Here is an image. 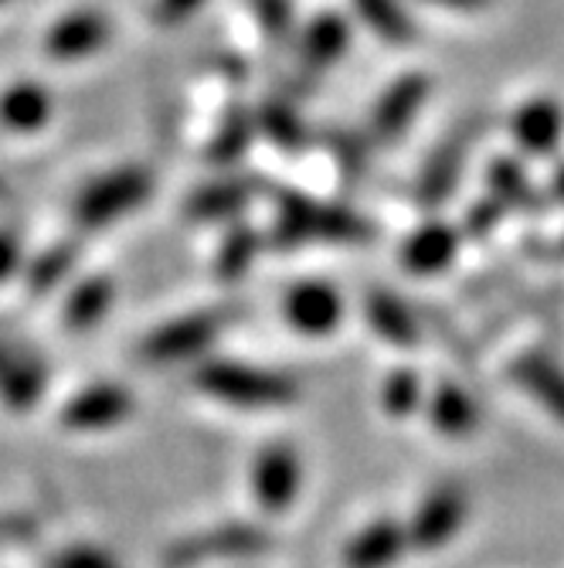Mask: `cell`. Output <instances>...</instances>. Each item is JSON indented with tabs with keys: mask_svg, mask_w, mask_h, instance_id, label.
Instances as JSON below:
<instances>
[{
	"mask_svg": "<svg viewBox=\"0 0 564 568\" xmlns=\"http://www.w3.org/2000/svg\"><path fill=\"white\" fill-rule=\"evenodd\" d=\"M113 293H116V290H113V280H106V276H92V280L79 283V286L69 293L65 306H62V324H65L69 331H75V334L92 331L102 317L110 314Z\"/></svg>",
	"mask_w": 564,
	"mask_h": 568,
	"instance_id": "cell-17",
	"label": "cell"
},
{
	"mask_svg": "<svg viewBox=\"0 0 564 568\" xmlns=\"http://www.w3.org/2000/svg\"><path fill=\"white\" fill-rule=\"evenodd\" d=\"M130 412H133V395L113 382H102L72 395L59 412V423L72 433H99L130 419Z\"/></svg>",
	"mask_w": 564,
	"mask_h": 568,
	"instance_id": "cell-5",
	"label": "cell"
},
{
	"mask_svg": "<svg viewBox=\"0 0 564 568\" xmlns=\"http://www.w3.org/2000/svg\"><path fill=\"white\" fill-rule=\"evenodd\" d=\"M48 568H120V565L110 551H102L95 545H69L48 561Z\"/></svg>",
	"mask_w": 564,
	"mask_h": 568,
	"instance_id": "cell-29",
	"label": "cell"
},
{
	"mask_svg": "<svg viewBox=\"0 0 564 568\" xmlns=\"http://www.w3.org/2000/svg\"><path fill=\"white\" fill-rule=\"evenodd\" d=\"M557 191H561V194H564V174H561V178H557Z\"/></svg>",
	"mask_w": 564,
	"mask_h": 568,
	"instance_id": "cell-38",
	"label": "cell"
},
{
	"mask_svg": "<svg viewBox=\"0 0 564 568\" xmlns=\"http://www.w3.org/2000/svg\"><path fill=\"white\" fill-rule=\"evenodd\" d=\"M252 140V116L238 106L225 116L218 136H215V146H212V161L215 164H232L235 158H242L245 146Z\"/></svg>",
	"mask_w": 564,
	"mask_h": 568,
	"instance_id": "cell-26",
	"label": "cell"
},
{
	"mask_svg": "<svg viewBox=\"0 0 564 568\" xmlns=\"http://www.w3.org/2000/svg\"><path fill=\"white\" fill-rule=\"evenodd\" d=\"M490 184H493V194L506 197V201H514L521 191H524V174L517 164H510V161H496L493 171H490Z\"/></svg>",
	"mask_w": 564,
	"mask_h": 568,
	"instance_id": "cell-32",
	"label": "cell"
},
{
	"mask_svg": "<svg viewBox=\"0 0 564 568\" xmlns=\"http://www.w3.org/2000/svg\"><path fill=\"white\" fill-rule=\"evenodd\" d=\"M353 4H357V14H361L384 41L404 44L416 38V24L404 14L398 0H353Z\"/></svg>",
	"mask_w": 564,
	"mask_h": 568,
	"instance_id": "cell-23",
	"label": "cell"
},
{
	"mask_svg": "<svg viewBox=\"0 0 564 568\" xmlns=\"http://www.w3.org/2000/svg\"><path fill=\"white\" fill-rule=\"evenodd\" d=\"M259 126L279 143V146H299L302 143V123L296 116L293 106H286V102H269V106L263 110L259 116Z\"/></svg>",
	"mask_w": 564,
	"mask_h": 568,
	"instance_id": "cell-28",
	"label": "cell"
},
{
	"mask_svg": "<svg viewBox=\"0 0 564 568\" xmlns=\"http://www.w3.org/2000/svg\"><path fill=\"white\" fill-rule=\"evenodd\" d=\"M432 423L445 436H466L476 429V405L463 388L442 385L432 395Z\"/></svg>",
	"mask_w": 564,
	"mask_h": 568,
	"instance_id": "cell-22",
	"label": "cell"
},
{
	"mask_svg": "<svg viewBox=\"0 0 564 568\" xmlns=\"http://www.w3.org/2000/svg\"><path fill=\"white\" fill-rule=\"evenodd\" d=\"M466 150H470V136H466V133H455V136H449V140L432 153V161H429V168H425V174H422V184H419L422 204H439V201H445V194H449L452 184L459 181V171H463Z\"/></svg>",
	"mask_w": 564,
	"mask_h": 568,
	"instance_id": "cell-19",
	"label": "cell"
},
{
	"mask_svg": "<svg viewBox=\"0 0 564 568\" xmlns=\"http://www.w3.org/2000/svg\"><path fill=\"white\" fill-rule=\"evenodd\" d=\"M517 382L537 395L557 419H564V372L557 365H551L547 357H524L521 365L514 368Z\"/></svg>",
	"mask_w": 564,
	"mask_h": 568,
	"instance_id": "cell-21",
	"label": "cell"
},
{
	"mask_svg": "<svg viewBox=\"0 0 564 568\" xmlns=\"http://www.w3.org/2000/svg\"><path fill=\"white\" fill-rule=\"evenodd\" d=\"M21 270V239L11 229H0V286Z\"/></svg>",
	"mask_w": 564,
	"mask_h": 568,
	"instance_id": "cell-33",
	"label": "cell"
},
{
	"mask_svg": "<svg viewBox=\"0 0 564 568\" xmlns=\"http://www.w3.org/2000/svg\"><path fill=\"white\" fill-rule=\"evenodd\" d=\"M283 317L306 337H327L343 317V300L330 283H299L286 293Z\"/></svg>",
	"mask_w": 564,
	"mask_h": 568,
	"instance_id": "cell-8",
	"label": "cell"
},
{
	"mask_svg": "<svg viewBox=\"0 0 564 568\" xmlns=\"http://www.w3.org/2000/svg\"><path fill=\"white\" fill-rule=\"evenodd\" d=\"M368 321L391 344H416L419 341V327H416L412 310H408L401 300H394L391 293H371L368 296Z\"/></svg>",
	"mask_w": 564,
	"mask_h": 568,
	"instance_id": "cell-20",
	"label": "cell"
},
{
	"mask_svg": "<svg viewBox=\"0 0 564 568\" xmlns=\"http://www.w3.org/2000/svg\"><path fill=\"white\" fill-rule=\"evenodd\" d=\"M564 113L554 99H531L514 120V136L527 153H551L561 140Z\"/></svg>",
	"mask_w": 564,
	"mask_h": 568,
	"instance_id": "cell-15",
	"label": "cell"
},
{
	"mask_svg": "<svg viewBox=\"0 0 564 568\" xmlns=\"http://www.w3.org/2000/svg\"><path fill=\"white\" fill-rule=\"evenodd\" d=\"M245 201H248L245 184L222 181V184H212V187L197 191L191 197V204H187V212H191V219H225V215H235Z\"/></svg>",
	"mask_w": 564,
	"mask_h": 568,
	"instance_id": "cell-24",
	"label": "cell"
},
{
	"mask_svg": "<svg viewBox=\"0 0 564 568\" xmlns=\"http://www.w3.org/2000/svg\"><path fill=\"white\" fill-rule=\"evenodd\" d=\"M204 0H157V21L161 24H181L187 21Z\"/></svg>",
	"mask_w": 564,
	"mask_h": 568,
	"instance_id": "cell-34",
	"label": "cell"
},
{
	"mask_svg": "<svg viewBox=\"0 0 564 568\" xmlns=\"http://www.w3.org/2000/svg\"><path fill=\"white\" fill-rule=\"evenodd\" d=\"M463 521H466V494L459 487H439L419 504L412 525H408V545L419 551H435L459 535Z\"/></svg>",
	"mask_w": 564,
	"mask_h": 568,
	"instance_id": "cell-6",
	"label": "cell"
},
{
	"mask_svg": "<svg viewBox=\"0 0 564 568\" xmlns=\"http://www.w3.org/2000/svg\"><path fill=\"white\" fill-rule=\"evenodd\" d=\"M455 245L459 235L449 225H425L419 229L404 245V266L419 273V276H432L442 273L452 260H455Z\"/></svg>",
	"mask_w": 564,
	"mask_h": 568,
	"instance_id": "cell-16",
	"label": "cell"
},
{
	"mask_svg": "<svg viewBox=\"0 0 564 568\" xmlns=\"http://www.w3.org/2000/svg\"><path fill=\"white\" fill-rule=\"evenodd\" d=\"M150 187L153 181L143 168H116L82 187V194L75 197V219L82 229L113 225L120 215L140 209L150 197Z\"/></svg>",
	"mask_w": 564,
	"mask_h": 568,
	"instance_id": "cell-2",
	"label": "cell"
},
{
	"mask_svg": "<svg viewBox=\"0 0 564 568\" xmlns=\"http://www.w3.org/2000/svg\"><path fill=\"white\" fill-rule=\"evenodd\" d=\"M432 4H442V8H459V11H476L483 8L486 0H432Z\"/></svg>",
	"mask_w": 564,
	"mask_h": 568,
	"instance_id": "cell-37",
	"label": "cell"
},
{
	"mask_svg": "<svg viewBox=\"0 0 564 568\" xmlns=\"http://www.w3.org/2000/svg\"><path fill=\"white\" fill-rule=\"evenodd\" d=\"M252 494L255 504L266 507L269 514H283L293 507L299 484H302V467H299V453L289 443H273L266 446L252 463Z\"/></svg>",
	"mask_w": 564,
	"mask_h": 568,
	"instance_id": "cell-4",
	"label": "cell"
},
{
	"mask_svg": "<svg viewBox=\"0 0 564 568\" xmlns=\"http://www.w3.org/2000/svg\"><path fill=\"white\" fill-rule=\"evenodd\" d=\"M404 548H408V528L384 518V521L365 528L347 545L343 565L347 568H388L394 558H401Z\"/></svg>",
	"mask_w": 564,
	"mask_h": 568,
	"instance_id": "cell-13",
	"label": "cell"
},
{
	"mask_svg": "<svg viewBox=\"0 0 564 568\" xmlns=\"http://www.w3.org/2000/svg\"><path fill=\"white\" fill-rule=\"evenodd\" d=\"M225 317L222 314H194L184 321H174L167 327H161L157 334H150L143 344V357L146 361H181V357H194L208 347L218 331H222Z\"/></svg>",
	"mask_w": 564,
	"mask_h": 568,
	"instance_id": "cell-10",
	"label": "cell"
},
{
	"mask_svg": "<svg viewBox=\"0 0 564 568\" xmlns=\"http://www.w3.org/2000/svg\"><path fill=\"white\" fill-rule=\"evenodd\" d=\"M350 44V31L347 21L337 14H324L310 24V31L302 34V48H299V62L306 72H327L330 65H337L343 59V51Z\"/></svg>",
	"mask_w": 564,
	"mask_h": 568,
	"instance_id": "cell-14",
	"label": "cell"
},
{
	"mask_svg": "<svg viewBox=\"0 0 564 568\" xmlns=\"http://www.w3.org/2000/svg\"><path fill=\"white\" fill-rule=\"evenodd\" d=\"M44 385H48L44 361L0 337V405L11 412H28L44 395Z\"/></svg>",
	"mask_w": 564,
	"mask_h": 568,
	"instance_id": "cell-7",
	"label": "cell"
},
{
	"mask_svg": "<svg viewBox=\"0 0 564 568\" xmlns=\"http://www.w3.org/2000/svg\"><path fill=\"white\" fill-rule=\"evenodd\" d=\"M75 266V245H51L44 248L28 270V286L31 293H48L55 290Z\"/></svg>",
	"mask_w": 564,
	"mask_h": 568,
	"instance_id": "cell-25",
	"label": "cell"
},
{
	"mask_svg": "<svg viewBox=\"0 0 564 568\" xmlns=\"http://www.w3.org/2000/svg\"><path fill=\"white\" fill-rule=\"evenodd\" d=\"M31 531H34V521L28 514H0V541L28 538Z\"/></svg>",
	"mask_w": 564,
	"mask_h": 568,
	"instance_id": "cell-35",
	"label": "cell"
},
{
	"mask_svg": "<svg viewBox=\"0 0 564 568\" xmlns=\"http://www.w3.org/2000/svg\"><path fill=\"white\" fill-rule=\"evenodd\" d=\"M425 99H429V79H422V75H404V79L391 82V89L378 99V106L371 113V126H368L371 140L381 146L398 140L408 126H412Z\"/></svg>",
	"mask_w": 564,
	"mask_h": 568,
	"instance_id": "cell-9",
	"label": "cell"
},
{
	"mask_svg": "<svg viewBox=\"0 0 564 568\" xmlns=\"http://www.w3.org/2000/svg\"><path fill=\"white\" fill-rule=\"evenodd\" d=\"M194 385L228 405H245V408L286 405L296 398L293 382L248 365H232V361H204L194 372Z\"/></svg>",
	"mask_w": 564,
	"mask_h": 568,
	"instance_id": "cell-1",
	"label": "cell"
},
{
	"mask_svg": "<svg viewBox=\"0 0 564 568\" xmlns=\"http://www.w3.org/2000/svg\"><path fill=\"white\" fill-rule=\"evenodd\" d=\"M368 225L340 209L314 204L306 197H283L279 209V242H302V239H368Z\"/></svg>",
	"mask_w": 564,
	"mask_h": 568,
	"instance_id": "cell-3",
	"label": "cell"
},
{
	"mask_svg": "<svg viewBox=\"0 0 564 568\" xmlns=\"http://www.w3.org/2000/svg\"><path fill=\"white\" fill-rule=\"evenodd\" d=\"M110 41V21L95 11H75L51 28L44 48L55 62H79Z\"/></svg>",
	"mask_w": 564,
	"mask_h": 568,
	"instance_id": "cell-12",
	"label": "cell"
},
{
	"mask_svg": "<svg viewBox=\"0 0 564 568\" xmlns=\"http://www.w3.org/2000/svg\"><path fill=\"white\" fill-rule=\"evenodd\" d=\"M496 219H500V204H493V201L476 204V209L470 212V229H473V232H486Z\"/></svg>",
	"mask_w": 564,
	"mask_h": 568,
	"instance_id": "cell-36",
	"label": "cell"
},
{
	"mask_svg": "<svg viewBox=\"0 0 564 568\" xmlns=\"http://www.w3.org/2000/svg\"><path fill=\"white\" fill-rule=\"evenodd\" d=\"M252 11L269 38L289 34V28H293V4L289 0H252Z\"/></svg>",
	"mask_w": 564,
	"mask_h": 568,
	"instance_id": "cell-30",
	"label": "cell"
},
{
	"mask_svg": "<svg viewBox=\"0 0 564 568\" xmlns=\"http://www.w3.org/2000/svg\"><path fill=\"white\" fill-rule=\"evenodd\" d=\"M0 4H8V0H0Z\"/></svg>",
	"mask_w": 564,
	"mask_h": 568,
	"instance_id": "cell-39",
	"label": "cell"
},
{
	"mask_svg": "<svg viewBox=\"0 0 564 568\" xmlns=\"http://www.w3.org/2000/svg\"><path fill=\"white\" fill-rule=\"evenodd\" d=\"M51 116V95L38 82H18L0 95V123L18 133H34Z\"/></svg>",
	"mask_w": 564,
	"mask_h": 568,
	"instance_id": "cell-18",
	"label": "cell"
},
{
	"mask_svg": "<svg viewBox=\"0 0 564 568\" xmlns=\"http://www.w3.org/2000/svg\"><path fill=\"white\" fill-rule=\"evenodd\" d=\"M419 398H422V385H419L416 372H394L384 385V395H381L388 416H394V419L412 416Z\"/></svg>",
	"mask_w": 564,
	"mask_h": 568,
	"instance_id": "cell-27",
	"label": "cell"
},
{
	"mask_svg": "<svg viewBox=\"0 0 564 568\" xmlns=\"http://www.w3.org/2000/svg\"><path fill=\"white\" fill-rule=\"evenodd\" d=\"M252 255H255V239L245 229H235L228 235V242H225V252H222V273H225V280L238 276L248 266Z\"/></svg>",
	"mask_w": 564,
	"mask_h": 568,
	"instance_id": "cell-31",
	"label": "cell"
},
{
	"mask_svg": "<svg viewBox=\"0 0 564 568\" xmlns=\"http://www.w3.org/2000/svg\"><path fill=\"white\" fill-rule=\"evenodd\" d=\"M266 548V535L245 528V525H228V528H215V531H204L194 535L181 545H174L167 551L171 565H197V561H208V558H235V555H255Z\"/></svg>",
	"mask_w": 564,
	"mask_h": 568,
	"instance_id": "cell-11",
	"label": "cell"
}]
</instances>
